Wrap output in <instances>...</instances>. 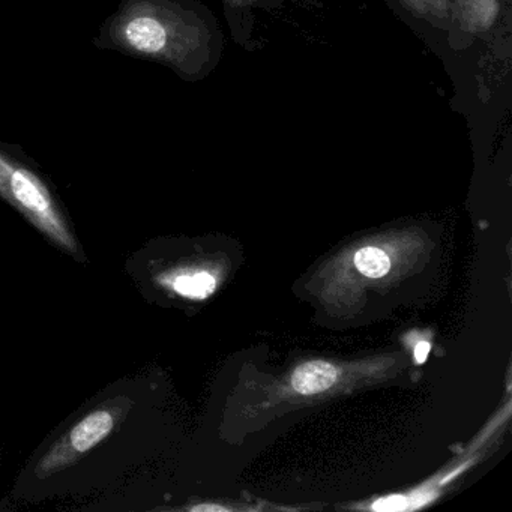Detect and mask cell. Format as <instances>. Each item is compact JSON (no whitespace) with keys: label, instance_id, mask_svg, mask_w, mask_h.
I'll return each mask as SVG.
<instances>
[{"label":"cell","instance_id":"6da1fadb","mask_svg":"<svg viewBox=\"0 0 512 512\" xmlns=\"http://www.w3.org/2000/svg\"><path fill=\"white\" fill-rule=\"evenodd\" d=\"M190 14L179 0H121L101 23L94 46L188 71L194 46Z\"/></svg>","mask_w":512,"mask_h":512},{"label":"cell","instance_id":"7a4b0ae2","mask_svg":"<svg viewBox=\"0 0 512 512\" xmlns=\"http://www.w3.org/2000/svg\"><path fill=\"white\" fill-rule=\"evenodd\" d=\"M0 197L56 245L76 253V241L49 182L20 146L5 142H0Z\"/></svg>","mask_w":512,"mask_h":512},{"label":"cell","instance_id":"3957f363","mask_svg":"<svg viewBox=\"0 0 512 512\" xmlns=\"http://www.w3.org/2000/svg\"><path fill=\"white\" fill-rule=\"evenodd\" d=\"M121 409L119 407H100L91 410L88 415L83 416L64 437L61 442L56 443L49 454L41 458V475H53L59 470L70 466L73 461L79 460L86 452L92 451L98 443L103 442L106 437L115 430L116 422L119 419Z\"/></svg>","mask_w":512,"mask_h":512},{"label":"cell","instance_id":"277c9868","mask_svg":"<svg viewBox=\"0 0 512 512\" xmlns=\"http://www.w3.org/2000/svg\"><path fill=\"white\" fill-rule=\"evenodd\" d=\"M337 380V368L323 361L307 362L296 368L292 386L302 395L319 394L331 388Z\"/></svg>","mask_w":512,"mask_h":512},{"label":"cell","instance_id":"5b68a950","mask_svg":"<svg viewBox=\"0 0 512 512\" xmlns=\"http://www.w3.org/2000/svg\"><path fill=\"white\" fill-rule=\"evenodd\" d=\"M164 284H169L178 295L190 299H205L215 290V278L208 272L200 271L193 274H179L167 277Z\"/></svg>","mask_w":512,"mask_h":512},{"label":"cell","instance_id":"8992f818","mask_svg":"<svg viewBox=\"0 0 512 512\" xmlns=\"http://www.w3.org/2000/svg\"><path fill=\"white\" fill-rule=\"evenodd\" d=\"M355 265L359 272L370 278H380L388 274L391 268V260L385 251L376 247L361 248L356 253Z\"/></svg>","mask_w":512,"mask_h":512},{"label":"cell","instance_id":"52a82bcc","mask_svg":"<svg viewBox=\"0 0 512 512\" xmlns=\"http://www.w3.org/2000/svg\"><path fill=\"white\" fill-rule=\"evenodd\" d=\"M407 505V500L401 496L389 497V499L379 500L374 503L373 508L376 511H400Z\"/></svg>","mask_w":512,"mask_h":512},{"label":"cell","instance_id":"ba28073f","mask_svg":"<svg viewBox=\"0 0 512 512\" xmlns=\"http://www.w3.org/2000/svg\"><path fill=\"white\" fill-rule=\"evenodd\" d=\"M430 343H425V341H422V343H419L418 346H416L415 349V359L418 364H424L425 359H427L428 353H430Z\"/></svg>","mask_w":512,"mask_h":512},{"label":"cell","instance_id":"9c48e42d","mask_svg":"<svg viewBox=\"0 0 512 512\" xmlns=\"http://www.w3.org/2000/svg\"><path fill=\"white\" fill-rule=\"evenodd\" d=\"M194 511H223V508L221 506H215V505H200V506H194Z\"/></svg>","mask_w":512,"mask_h":512}]
</instances>
